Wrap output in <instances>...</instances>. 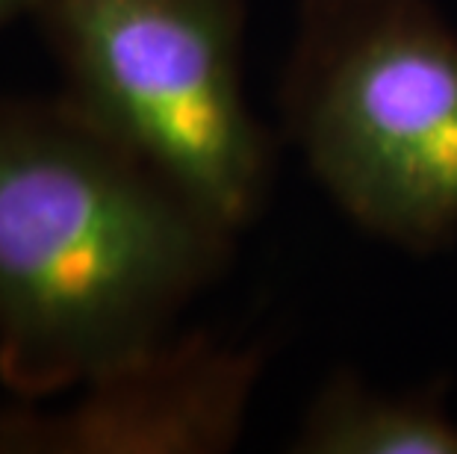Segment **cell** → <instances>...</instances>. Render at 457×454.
Returning a JSON list of instances; mask_svg holds the SVG:
<instances>
[{"instance_id": "cell-3", "label": "cell", "mask_w": 457, "mask_h": 454, "mask_svg": "<svg viewBox=\"0 0 457 454\" xmlns=\"http://www.w3.org/2000/svg\"><path fill=\"white\" fill-rule=\"evenodd\" d=\"M65 101L237 234L271 183L242 80V0H36Z\"/></svg>"}, {"instance_id": "cell-2", "label": "cell", "mask_w": 457, "mask_h": 454, "mask_svg": "<svg viewBox=\"0 0 457 454\" xmlns=\"http://www.w3.org/2000/svg\"><path fill=\"white\" fill-rule=\"evenodd\" d=\"M280 98L366 234L416 254L457 236V36L431 0H301Z\"/></svg>"}, {"instance_id": "cell-6", "label": "cell", "mask_w": 457, "mask_h": 454, "mask_svg": "<svg viewBox=\"0 0 457 454\" xmlns=\"http://www.w3.org/2000/svg\"><path fill=\"white\" fill-rule=\"evenodd\" d=\"M33 4L36 0H0V30H4L9 21H15L18 15L33 12Z\"/></svg>"}, {"instance_id": "cell-4", "label": "cell", "mask_w": 457, "mask_h": 454, "mask_svg": "<svg viewBox=\"0 0 457 454\" xmlns=\"http://www.w3.org/2000/svg\"><path fill=\"white\" fill-rule=\"evenodd\" d=\"M257 354L201 334L160 343L83 384L62 413H0V451H225L257 384Z\"/></svg>"}, {"instance_id": "cell-1", "label": "cell", "mask_w": 457, "mask_h": 454, "mask_svg": "<svg viewBox=\"0 0 457 454\" xmlns=\"http://www.w3.org/2000/svg\"><path fill=\"white\" fill-rule=\"evenodd\" d=\"M230 236L65 98H0V381L45 399L157 349Z\"/></svg>"}, {"instance_id": "cell-5", "label": "cell", "mask_w": 457, "mask_h": 454, "mask_svg": "<svg viewBox=\"0 0 457 454\" xmlns=\"http://www.w3.org/2000/svg\"><path fill=\"white\" fill-rule=\"evenodd\" d=\"M298 454H457V417L434 390L384 392L337 372L307 408Z\"/></svg>"}]
</instances>
